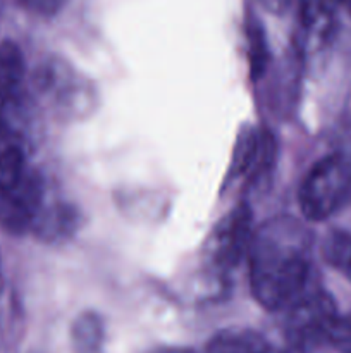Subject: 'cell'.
Returning <instances> with one entry per match:
<instances>
[{"instance_id":"9a60e30c","label":"cell","mask_w":351,"mask_h":353,"mask_svg":"<svg viewBox=\"0 0 351 353\" xmlns=\"http://www.w3.org/2000/svg\"><path fill=\"white\" fill-rule=\"evenodd\" d=\"M3 292V274H2V261H0V295Z\"/></svg>"},{"instance_id":"30bf717a","label":"cell","mask_w":351,"mask_h":353,"mask_svg":"<svg viewBox=\"0 0 351 353\" xmlns=\"http://www.w3.org/2000/svg\"><path fill=\"white\" fill-rule=\"evenodd\" d=\"M322 254L327 264L351 281V233L336 230L323 240Z\"/></svg>"},{"instance_id":"3957f363","label":"cell","mask_w":351,"mask_h":353,"mask_svg":"<svg viewBox=\"0 0 351 353\" xmlns=\"http://www.w3.org/2000/svg\"><path fill=\"white\" fill-rule=\"evenodd\" d=\"M284 333L298 350L326 347L327 334L339 316L332 296L319 286H310L286 310Z\"/></svg>"},{"instance_id":"8992f818","label":"cell","mask_w":351,"mask_h":353,"mask_svg":"<svg viewBox=\"0 0 351 353\" xmlns=\"http://www.w3.org/2000/svg\"><path fill=\"white\" fill-rule=\"evenodd\" d=\"M205 353H286L264 334L248 327H229L219 331L206 345Z\"/></svg>"},{"instance_id":"52a82bcc","label":"cell","mask_w":351,"mask_h":353,"mask_svg":"<svg viewBox=\"0 0 351 353\" xmlns=\"http://www.w3.org/2000/svg\"><path fill=\"white\" fill-rule=\"evenodd\" d=\"M28 148L0 119V190L12 186L26 172Z\"/></svg>"},{"instance_id":"8fae6325","label":"cell","mask_w":351,"mask_h":353,"mask_svg":"<svg viewBox=\"0 0 351 353\" xmlns=\"http://www.w3.org/2000/svg\"><path fill=\"white\" fill-rule=\"evenodd\" d=\"M326 347L336 353H351V314L336 317L327 334Z\"/></svg>"},{"instance_id":"5b68a950","label":"cell","mask_w":351,"mask_h":353,"mask_svg":"<svg viewBox=\"0 0 351 353\" xmlns=\"http://www.w3.org/2000/svg\"><path fill=\"white\" fill-rule=\"evenodd\" d=\"M251 236V212L246 205H240L217 226L206 247L217 272L233 271L246 257Z\"/></svg>"},{"instance_id":"7c38bea8","label":"cell","mask_w":351,"mask_h":353,"mask_svg":"<svg viewBox=\"0 0 351 353\" xmlns=\"http://www.w3.org/2000/svg\"><path fill=\"white\" fill-rule=\"evenodd\" d=\"M250 61L253 76L262 74L265 64H267V47H265V37L260 26H253L250 31Z\"/></svg>"},{"instance_id":"4fadbf2b","label":"cell","mask_w":351,"mask_h":353,"mask_svg":"<svg viewBox=\"0 0 351 353\" xmlns=\"http://www.w3.org/2000/svg\"><path fill=\"white\" fill-rule=\"evenodd\" d=\"M262 2H264L268 9H281L288 0H262Z\"/></svg>"},{"instance_id":"9c48e42d","label":"cell","mask_w":351,"mask_h":353,"mask_svg":"<svg viewBox=\"0 0 351 353\" xmlns=\"http://www.w3.org/2000/svg\"><path fill=\"white\" fill-rule=\"evenodd\" d=\"M24 74V57L14 41H0V100L16 93Z\"/></svg>"},{"instance_id":"277c9868","label":"cell","mask_w":351,"mask_h":353,"mask_svg":"<svg viewBox=\"0 0 351 353\" xmlns=\"http://www.w3.org/2000/svg\"><path fill=\"white\" fill-rule=\"evenodd\" d=\"M43 207V179L28 168L12 186L0 190V226L14 234L34 230Z\"/></svg>"},{"instance_id":"7a4b0ae2","label":"cell","mask_w":351,"mask_h":353,"mask_svg":"<svg viewBox=\"0 0 351 353\" xmlns=\"http://www.w3.org/2000/svg\"><path fill=\"white\" fill-rule=\"evenodd\" d=\"M306 219L326 221L351 199V157L330 154L317 161L305 176L298 193Z\"/></svg>"},{"instance_id":"ba28073f","label":"cell","mask_w":351,"mask_h":353,"mask_svg":"<svg viewBox=\"0 0 351 353\" xmlns=\"http://www.w3.org/2000/svg\"><path fill=\"white\" fill-rule=\"evenodd\" d=\"M105 340L103 321L95 312L81 314L71 330L72 348L76 353H100Z\"/></svg>"},{"instance_id":"6da1fadb","label":"cell","mask_w":351,"mask_h":353,"mask_svg":"<svg viewBox=\"0 0 351 353\" xmlns=\"http://www.w3.org/2000/svg\"><path fill=\"white\" fill-rule=\"evenodd\" d=\"M310 234L299 221L279 216L253 231L248 248L250 286L264 309L282 312L313 286Z\"/></svg>"},{"instance_id":"5bb4252c","label":"cell","mask_w":351,"mask_h":353,"mask_svg":"<svg viewBox=\"0 0 351 353\" xmlns=\"http://www.w3.org/2000/svg\"><path fill=\"white\" fill-rule=\"evenodd\" d=\"M153 353H193L188 350H181V348H162V350H157Z\"/></svg>"}]
</instances>
